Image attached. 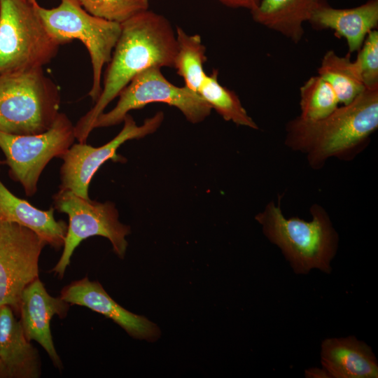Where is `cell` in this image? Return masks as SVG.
Instances as JSON below:
<instances>
[{"label":"cell","mask_w":378,"mask_h":378,"mask_svg":"<svg viewBox=\"0 0 378 378\" xmlns=\"http://www.w3.org/2000/svg\"><path fill=\"white\" fill-rule=\"evenodd\" d=\"M121 24V32L104 74L102 92L94 106L74 125L76 139L86 143L95 119L132 79L151 67H173L176 32L162 15L148 9Z\"/></svg>","instance_id":"1"},{"label":"cell","mask_w":378,"mask_h":378,"mask_svg":"<svg viewBox=\"0 0 378 378\" xmlns=\"http://www.w3.org/2000/svg\"><path fill=\"white\" fill-rule=\"evenodd\" d=\"M378 127V87L364 90L350 104L326 117L306 120L299 116L285 127L284 144L303 153L313 169L330 158L351 161L368 146Z\"/></svg>","instance_id":"2"},{"label":"cell","mask_w":378,"mask_h":378,"mask_svg":"<svg viewBox=\"0 0 378 378\" xmlns=\"http://www.w3.org/2000/svg\"><path fill=\"white\" fill-rule=\"evenodd\" d=\"M281 197L269 202L255 217L267 239L279 247L297 274H307L312 269L330 274V262L337 253L338 234L326 209L313 204L310 221L298 216L286 218Z\"/></svg>","instance_id":"3"},{"label":"cell","mask_w":378,"mask_h":378,"mask_svg":"<svg viewBox=\"0 0 378 378\" xmlns=\"http://www.w3.org/2000/svg\"><path fill=\"white\" fill-rule=\"evenodd\" d=\"M60 102L58 86L43 68L0 74V132H44L59 113Z\"/></svg>","instance_id":"4"},{"label":"cell","mask_w":378,"mask_h":378,"mask_svg":"<svg viewBox=\"0 0 378 378\" xmlns=\"http://www.w3.org/2000/svg\"><path fill=\"white\" fill-rule=\"evenodd\" d=\"M37 0H0V74L43 68L60 45L45 26Z\"/></svg>","instance_id":"5"},{"label":"cell","mask_w":378,"mask_h":378,"mask_svg":"<svg viewBox=\"0 0 378 378\" xmlns=\"http://www.w3.org/2000/svg\"><path fill=\"white\" fill-rule=\"evenodd\" d=\"M37 9L47 29L60 46L78 39L88 49L92 69L88 95L95 102L102 92L103 67L111 59L121 24L91 15L77 0H60L59 5L52 8L38 4Z\"/></svg>","instance_id":"6"},{"label":"cell","mask_w":378,"mask_h":378,"mask_svg":"<svg viewBox=\"0 0 378 378\" xmlns=\"http://www.w3.org/2000/svg\"><path fill=\"white\" fill-rule=\"evenodd\" d=\"M52 198L55 209L69 217L63 251L51 270L58 279L64 277L75 249L90 237L107 238L114 253L120 258H124L128 246L125 237L130 233V227L120 222L118 211L113 202L85 199L64 189H59Z\"/></svg>","instance_id":"7"},{"label":"cell","mask_w":378,"mask_h":378,"mask_svg":"<svg viewBox=\"0 0 378 378\" xmlns=\"http://www.w3.org/2000/svg\"><path fill=\"white\" fill-rule=\"evenodd\" d=\"M76 139L74 125L64 113L58 114L46 132L29 135H14L0 132V149L9 167L10 178L20 183L27 196L38 189L40 176L54 158H62Z\"/></svg>","instance_id":"8"},{"label":"cell","mask_w":378,"mask_h":378,"mask_svg":"<svg viewBox=\"0 0 378 378\" xmlns=\"http://www.w3.org/2000/svg\"><path fill=\"white\" fill-rule=\"evenodd\" d=\"M118 97L115 106L95 119L92 130L118 125L130 111L151 103L174 106L192 123L203 121L212 109L197 92L186 85L179 87L170 83L159 67H151L138 74Z\"/></svg>","instance_id":"9"},{"label":"cell","mask_w":378,"mask_h":378,"mask_svg":"<svg viewBox=\"0 0 378 378\" xmlns=\"http://www.w3.org/2000/svg\"><path fill=\"white\" fill-rule=\"evenodd\" d=\"M46 243L35 232L0 219V308L8 305L15 315L23 290L38 278V260Z\"/></svg>","instance_id":"10"},{"label":"cell","mask_w":378,"mask_h":378,"mask_svg":"<svg viewBox=\"0 0 378 378\" xmlns=\"http://www.w3.org/2000/svg\"><path fill=\"white\" fill-rule=\"evenodd\" d=\"M163 119V113L159 111L146 119L141 125H137L128 113L123 120L121 131L106 144L99 147L86 143L74 144L61 158L63 163L59 169V189L69 190L83 198H90L89 186L100 167L109 160L122 162V158L116 153L118 148L128 140L141 139L153 133L160 127Z\"/></svg>","instance_id":"11"},{"label":"cell","mask_w":378,"mask_h":378,"mask_svg":"<svg viewBox=\"0 0 378 378\" xmlns=\"http://www.w3.org/2000/svg\"><path fill=\"white\" fill-rule=\"evenodd\" d=\"M60 297L70 305L85 307L111 319L133 338L155 342L160 336L156 324L119 305L99 281H90L87 276L64 286Z\"/></svg>","instance_id":"12"},{"label":"cell","mask_w":378,"mask_h":378,"mask_svg":"<svg viewBox=\"0 0 378 378\" xmlns=\"http://www.w3.org/2000/svg\"><path fill=\"white\" fill-rule=\"evenodd\" d=\"M69 307L70 304L60 296L50 295L39 278L23 290L20 301L19 321L26 338L29 342H37L59 370L63 365L54 345L50 321L55 315L61 318L66 317Z\"/></svg>","instance_id":"13"},{"label":"cell","mask_w":378,"mask_h":378,"mask_svg":"<svg viewBox=\"0 0 378 378\" xmlns=\"http://www.w3.org/2000/svg\"><path fill=\"white\" fill-rule=\"evenodd\" d=\"M309 22L316 29H331L344 38L349 53L361 48L367 35L377 27L378 0H368L351 8H335L320 0Z\"/></svg>","instance_id":"14"},{"label":"cell","mask_w":378,"mask_h":378,"mask_svg":"<svg viewBox=\"0 0 378 378\" xmlns=\"http://www.w3.org/2000/svg\"><path fill=\"white\" fill-rule=\"evenodd\" d=\"M0 362L6 378H38L41 362L12 308H0Z\"/></svg>","instance_id":"15"},{"label":"cell","mask_w":378,"mask_h":378,"mask_svg":"<svg viewBox=\"0 0 378 378\" xmlns=\"http://www.w3.org/2000/svg\"><path fill=\"white\" fill-rule=\"evenodd\" d=\"M321 358L331 377H378V363L371 347L354 336L324 340Z\"/></svg>","instance_id":"16"},{"label":"cell","mask_w":378,"mask_h":378,"mask_svg":"<svg viewBox=\"0 0 378 378\" xmlns=\"http://www.w3.org/2000/svg\"><path fill=\"white\" fill-rule=\"evenodd\" d=\"M55 208L41 210L12 193L0 181V219L29 228L56 249L64 246L68 224L57 220Z\"/></svg>","instance_id":"17"},{"label":"cell","mask_w":378,"mask_h":378,"mask_svg":"<svg viewBox=\"0 0 378 378\" xmlns=\"http://www.w3.org/2000/svg\"><path fill=\"white\" fill-rule=\"evenodd\" d=\"M319 1L260 0L250 11L255 22L297 43L303 37V24L309 22Z\"/></svg>","instance_id":"18"},{"label":"cell","mask_w":378,"mask_h":378,"mask_svg":"<svg viewBox=\"0 0 378 378\" xmlns=\"http://www.w3.org/2000/svg\"><path fill=\"white\" fill-rule=\"evenodd\" d=\"M318 74L330 85L342 105L352 102L365 89L358 66L349 52L341 57L333 50L326 52Z\"/></svg>","instance_id":"19"},{"label":"cell","mask_w":378,"mask_h":378,"mask_svg":"<svg viewBox=\"0 0 378 378\" xmlns=\"http://www.w3.org/2000/svg\"><path fill=\"white\" fill-rule=\"evenodd\" d=\"M218 71L206 75L197 93L226 121L258 130V126L248 115L237 94L218 82Z\"/></svg>","instance_id":"20"},{"label":"cell","mask_w":378,"mask_h":378,"mask_svg":"<svg viewBox=\"0 0 378 378\" xmlns=\"http://www.w3.org/2000/svg\"><path fill=\"white\" fill-rule=\"evenodd\" d=\"M177 49L174 68L183 78L185 85L197 92L206 74L204 64L206 61V47L198 34H188L182 28L176 27Z\"/></svg>","instance_id":"21"},{"label":"cell","mask_w":378,"mask_h":378,"mask_svg":"<svg viewBox=\"0 0 378 378\" xmlns=\"http://www.w3.org/2000/svg\"><path fill=\"white\" fill-rule=\"evenodd\" d=\"M300 118L306 120L322 119L332 113L340 102L330 85L321 76L309 78L300 88Z\"/></svg>","instance_id":"22"},{"label":"cell","mask_w":378,"mask_h":378,"mask_svg":"<svg viewBox=\"0 0 378 378\" xmlns=\"http://www.w3.org/2000/svg\"><path fill=\"white\" fill-rule=\"evenodd\" d=\"M91 15L121 24L148 9L150 0H77Z\"/></svg>","instance_id":"23"},{"label":"cell","mask_w":378,"mask_h":378,"mask_svg":"<svg viewBox=\"0 0 378 378\" xmlns=\"http://www.w3.org/2000/svg\"><path fill=\"white\" fill-rule=\"evenodd\" d=\"M359 70L365 88L378 87V31L372 30L358 50L354 61Z\"/></svg>","instance_id":"24"},{"label":"cell","mask_w":378,"mask_h":378,"mask_svg":"<svg viewBox=\"0 0 378 378\" xmlns=\"http://www.w3.org/2000/svg\"><path fill=\"white\" fill-rule=\"evenodd\" d=\"M222 4L234 8H244L250 10L254 9L260 0H218Z\"/></svg>","instance_id":"25"},{"label":"cell","mask_w":378,"mask_h":378,"mask_svg":"<svg viewBox=\"0 0 378 378\" xmlns=\"http://www.w3.org/2000/svg\"><path fill=\"white\" fill-rule=\"evenodd\" d=\"M305 377H309V378H330L331 377L329 373L323 368V369L314 368L306 370Z\"/></svg>","instance_id":"26"},{"label":"cell","mask_w":378,"mask_h":378,"mask_svg":"<svg viewBox=\"0 0 378 378\" xmlns=\"http://www.w3.org/2000/svg\"><path fill=\"white\" fill-rule=\"evenodd\" d=\"M0 378H6V375L3 369V367L0 362Z\"/></svg>","instance_id":"27"},{"label":"cell","mask_w":378,"mask_h":378,"mask_svg":"<svg viewBox=\"0 0 378 378\" xmlns=\"http://www.w3.org/2000/svg\"><path fill=\"white\" fill-rule=\"evenodd\" d=\"M2 163H3V162L0 160V164H2Z\"/></svg>","instance_id":"28"}]
</instances>
